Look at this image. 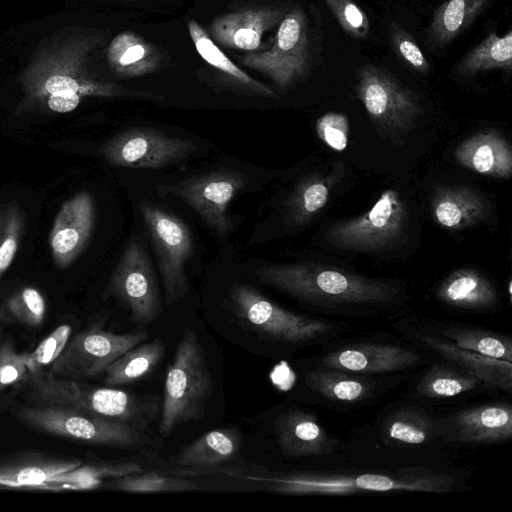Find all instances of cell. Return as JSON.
<instances>
[{
    "mask_svg": "<svg viewBox=\"0 0 512 512\" xmlns=\"http://www.w3.org/2000/svg\"><path fill=\"white\" fill-rule=\"evenodd\" d=\"M97 40L88 35L70 36L38 51L21 75L24 98L19 111L68 113L89 96L163 100L160 95L131 90L90 74L86 60Z\"/></svg>",
    "mask_w": 512,
    "mask_h": 512,
    "instance_id": "1",
    "label": "cell"
},
{
    "mask_svg": "<svg viewBox=\"0 0 512 512\" xmlns=\"http://www.w3.org/2000/svg\"><path fill=\"white\" fill-rule=\"evenodd\" d=\"M254 272L265 284L327 309H377L393 304L400 295L388 282L312 262L262 265Z\"/></svg>",
    "mask_w": 512,
    "mask_h": 512,
    "instance_id": "2",
    "label": "cell"
},
{
    "mask_svg": "<svg viewBox=\"0 0 512 512\" xmlns=\"http://www.w3.org/2000/svg\"><path fill=\"white\" fill-rule=\"evenodd\" d=\"M26 405L66 407L129 423L141 430L156 420L159 406L154 398L113 387H96L82 380L54 377L48 373L28 378Z\"/></svg>",
    "mask_w": 512,
    "mask_h": 512,
    "instance_id": "3",
    "label": "cell"
},
{
    "mask_svg": "<svg viewBox=\"0 0 512 512\" xmlns=\"http://www.w3.org/2000/svg\"><path fill=\"white\" fill-rule=\"evenodd\" d=\"M253 479L270 490L291 495H350L363 492L420 491L445 493L454 486L451 475L423 468L384 473H289Z\"/></svg>",
    "mask_w": 512,
    "mask_h": 512,
    "instance_id": "4",
    "label": "cell"
},
{
    "mask_svg": "<svg viewBox=\"0 0 512 512\" xmlns=\"http://www.w3.org/2000/svg\"><path fill=\"white\" fill-rule=\"evenodd\" d=\"M212 391L213 381L198 335L187 327L166 371L160 434L167 437L179 425L201 418Z\"/></svg>",
    "mask_w": 512,
    "mask_h": 512,
    "instance_id": "5",
    "label": "cell"
},
{
    "mask_svg": "<svg viewBox=\"0 0 512 512\" xmlns=\"http://www.w3.org/2000/svg\"><path fill=\"white\" fill-rule=\"evenodd\" d=\"M13 414L30 430L70 441L130 450L153 443L147 431L129 423L73 408L23 405Z\"/></svg>",
    "mask_w": 512,
    "mask_h": 512,
    "instance_id": "6",
    "label": "cell"
},
{
    "mask_svg": "<svg viewBox=\"0 0 512 512\" xmlns=\"http://www.w3.org/2000/svg\"><path fill=\"white\" fill-rule=\"evenodd\" d=\"M230 308L245 327L280 343L303 346L334 338L345 324L303 316L272 302L253 287L235 282Z\"/></svg>",
    "mask_w": 512,
    "mask_h": 512,
    "instance_id": "7",
    "label": "cell"
},
{
    "mask_svg": "<svg viewBox=\"0 0 512 512\" xmlns=\"http://www.w3.org/2000/svg\"><path fill=\"white\" fill-rule=\"evenodd\" d=\"M139 209L157 257L165 303L173 305L189 291L184 268L193 252L192 235L181 219L150 201H142Z\"/></svg>",
    "mask_w": 512,
    "mask_h": 512,
    "instance_id": "8",
    "label": "cell"
},
{
    "mask_svg": "<svg viewBox=\"0 0 512 512\" xmlns=\"http://www.w3.org/2000/svg\"><path fill=\"white\" fill-rule=\"evenodd\" d=\"M146 331L115 334L92 325L69 339L48 374L62 379L83 380L104 373L127 350L148 338Z\"/></svg>",
    "mask_w": 512,
    "mask_h": 512,
    "instance_id": "9",
    "label": "cell"
},
{
    "mask_svg": "<svg viewBox=\"0 0 512 512\" xmlns=\"http://www.w3.org/2000/svg\"><path fill=\"white\" fill-rule=\"evenodd\" d=\"M108 292L121 302L138 324L155 321L162 309L157 277L139 237H132L111 275Z\"/></svg>",
    "mask_w": 512,
    "mask_h": 512,
    "instance_id": "10",
    "label": "cell"
},
{
    "mask_svg": "<svg viewBox=\"0 0 512 512\" xmlns=\"http://www.w3.org/2000/svg\"><path fill=\"white\" fill-rule=\"evenodd\" d=\"M406 218V205L399 193L388 189L368 212L332 225L326 238L329 243L342 249L378 250L400 237Z\"/></svg>",
    "mask_w": 512,
    "mask_h": 512,
    "instance_id": "11",
    "label": "cell"
},
{
    "mask_svg": "<svg viewBox=\"0 0 512 512\" xmlns=\"http://www.w3.org/2000/svg\"><path fill=\"white\" fill-rule=\"evenodd\" d=\"M196 150L189 139L172 137L154 128H128L101 148L103 158L118 167L161 169L188 158Z\"/></svg>",
    "mask_w": 512,
    "mask_h": 512,
    "instance_id": "12",
    "label": "cell"
},
{
    "mask_svg": "<svg viewBox=\"0 0 512 512\" xmlns=\"http://www.w3.org/2000/svg\"><path fill=\"white\" fill-rule=\"evenodd\" d=\"M248 182L243 172L221 168L183 178L166 189L192 207L218 236L224 237L233 229L228 207Z\"/></svg>",
    "mask_w": 512,
    "mask_h": 512,
    "instance_id": "13",
    "label": "cell"
},
{
    "mask_svg": "<svg viewBox=\"0 0 512 512\" xmlns=\"http://www.w3.org/2000/svg\"><path fill=\"white\" fill-rule=\"evenodd\" d=\"M307 51V20L297 7L281 20L270 49L246 54L240 61L269 77L280 89H286L307 72Z\"/></svg>",
    "mask_w": 512,
    "mask_h": 512,
    "instance_id": "14",
    "label": "cell"
},
{
    "mask_svg": "<svg viewBox=\"0 0 512 512\" xmlns=\"http://www.w3.org/2000/svg\"><path fill=\"white\" fill-rule=\"evenodd\" d=\"M356 93L369 116L381 125L408 128L421 109L416 95L388 71L366 64L357 72Z\"/></svg>",
    "mask_w": 512,
    "mask_h": 512,
    "instance_id": "15",
    "label": "cell"
},
{
    "mask_svg": "<svg viewBox=\"0 0 512 512\" xmlns=\"http://www.w3.org/2000/svg\"><path fill=\"white\" fill-rule=\"evenodd\" d=\"M436 433L461 444H496L512 436V407L507 403L475 405L436 420Z\"/></svg>",
    "mask_w": 512,
    "mask_h": 512,
    "instance_id": "16",
    "label": "cell"
},
{
    "mask_svg": "<svg viewBox=\"0 0 512 512\" xmlns=\"http://www.w3.org/2000/svg\"><path fill=\"white\" fill-rule=\"evenodd\" d=\"M417 351L393 344L349 343L333 349L318 360V366L363 374L401 372L422 363Z\"/></svg>",
    "mask_w": 512,
    "mask_h": 512,
    "instance_id": "17",
    "label": "cell"
},
{
    "mask_svg": "<svg viewBox=\"0 0 512 512\" xmlns=\"http://www.w3.org/2000/svg\"><path fill=\"white\" fill-rule=\"evenodd\" d=\"M95 203L88 192H80L61 205L49 234L55 265L67 269L83 252L95 225Z\"/></svg>",
    "mask_w": 512,
    "mask_h": 512,
    "instance_id": "18",
    "label": "cell"
},
{
    "mask_svg": "<svg viewBox=\"0 0 512 512\" xmlns=\"http://www.w3.org/2000/svg\"><path fill=\"white\" fill-rule=\"evenodd\" d=\"M81 459L49 451L27 449L0 456V486L45 489L53 476L81 465Z\"/></svg>",
    "mask_w": 512,
    "mask_h": 512,
    "instance_id": "19",
    "label": "cell"
},
{
    "mask_svg": "<svg viewBox=\"0 0 512 512\" xmlns=\"http://www.w3.org/2000/svg\"><path fill=\"white\" fill-rule=\"evenodd\" d=\"M284 14L273 7L240 9L215 18L210 32L221 45L239 50H257L263 34L280 23Z\"/></svg>",
    "mask_w": 512,
    "mask_h": 512,
    "instance_id": "20",
    "label": "cell"
},
{
    "mask_svg": "<svg viewBox=\"0 0 512 512\" xmlns=\"http://www.w3.org/2000/svg\"><path fill=\"white\" fill-rule=\"evenodd\" d=\"M278 445L285 456H324L332 453L334 441L319 424L315 415L291 408L275 420Z\"/></svg>",
    "mask_w": 512,
    "mask_h": 512,
    "instance_id": "21",
    "label": "cell"
},
{
    "mask_svg": "<svg viewBox=\"0 0 512 512\" xmlns=\"http://www.w3.org/2000/svg\"><path fill=\"white\" fill-rule=\"evenodd\" d=\"M411 337L418 345L441 356L445 361L471 371L486 386L512 392V361L459 348L435 334L417 332Z\"/></svg>",
    "mask_w": 512,
    "mask_h": 512,
    "instance_id": "22",
    "label": "cell"
},
{
    "mask_svg": "<svg viewBox=\"0 0 512 512\" xmlns=\"http://www.w3.org/2000/svg\"><path fill=\"white\" fill-rule=\"evenodd\" d=\"M314 394L333 404L360 405L368 402L378 391V382L371 375L318 366L304 377Z\"/></svg>",
    "mask_w": 512,
    "mask_h": 512,
    "instance_id": "23",
    "label": "cell"
},
{
    "mask_svg": "<svg viewBox=\"0 0 512 512\" xmlns=\"http://www.w3.org/2000/svg\"><path fill=\"white\" fill-rule=\"evenodd\" d=\"M454 156L462 166L479 174L509 178L512 173L511 147L496 131L470 136L457 146Z\"/></svg>",
    "mask_w": 512,
    "mask_h": 512,
    "instance_id": "24",
    "label": "cell"
},
{
    "mask_svg": "<svg viewBox=\"0 0 512 512\" xmlns=\"http://www.w3.org/2000/svg\"><path fill=\"white\" fill-rule=\"evenodd\" d=\"M488 211L485 200L466 186H440L434 190L431 214L447 229H463L483 219Z\"/></svg>",
    "mask_w": 512,
    "mask_h": 512,
    "instance_id": "25",
    "label": "cell"
},
{
    "mask_svg": "<svg viewBox=\"0 0 512 512\" xmlns=\"http://www.w3.org/2000/svg\"><path fill=\"white\" fill-rule=\"evenodd\" d=\"M436 294L444 304L464 310H488L498 303V292L492 282L470 268L451 272L440 283Z\"/></svg>",
    "mask_w": 512,
    "mask_h": 512,
    "instance_id": "26",
    "label": "cell"
},
{
    "mask_svg": "<svg viewBox=\"0 0 512 512\" xmlns=\"http://www.w3.org/2000/svg\"><path fill=\"white\" fill-rule=\"evenodd\" d=\"M107 60L114 72L123 77L153 73L160 64L157 50L131 31H124L111 41Z\"/></svg>",
    "mask_w": 512,
    "mask_h": 512,
    "instance_id": "27",
    "label": "cell"
},
{
    "mask_svg": "<svg viewBox=\"0 0 512 512\" xmlns=\"http://www.w3.org/2000/svg\"><path fill=\"white\" fill-rule=\"evenodd\" d=\"M241 444V436L235 428L211 430L186 446L176 457L182 466L212 467L233 458Z\"/></svg>",
    "mask_w": 512,
    "mask_h": 512,
    "instance_id": "28",
    "label": "cell"
},
{
    "mask_svg": "<svg viewBox=\"0 0 512 512\" xmlns=\"http://www.w3.org/2000/svg\"><path fill=\"white\" fill-rule=\"evenodd\" d=\"M483 385L485 383L471 371L447 362L429 367L415 385L414 393L429 399H446Z\"/></svg>",
    "mask_w": 512,
    "mask_h": 512,
    "instance_id": "29",
    "label": "cell"
},
{
    "mask_svg": "<svg viewBox=\"0 0 512 512\" xmlns=\"http://www.w3.org/2000/svg\"><path fill=\"white\" fill-rule=\"evenodd\" d=\"M188 30L201 58L217 70L222 71L231 82L251 94L277 98V94L272 89L250 77L232 62L197 21L190 19L188 21Z\"/></svg>",
    "mask_w": 512,
    "mask_h": 512,
    "instance_id": "30",
    "label": "cell"
},
{
    "mask_svg": "<svg viewBox=\"0 0 512 512\" xmlns=\"http://www.w3.org/2000/svg\"><path fill=\"white\" fill-rule=\"evenodd\" d=\"M386 442L415 446L428 442L436 433V420L424 409L400 407L392 410L381 425Z\"/></svg>",
    "mask_w": 512,
    "mask_h": 512,
    "instance_id": "31",
    "label": "cell"
},
{
    "mask_svg": "<svg viewBox=\"0 0 512 512\" xmlns=\"http://www.w3.org/2000/svg\"><path fill=\"white\" fill-rule=\"evenodd\" d=\"M491 0H448L434 13L428 29L429 45L441 47L458 37Z\"/></svg>",
    "mask_w": 512,
    "mask_h": 512,
    "instance_id": "32",
    "label": "cell"
},
{
    "mask_svg": "<svg viewBox=\"0 0 512 512\" xmlns=\"http://www.w3.org/2000/svg\"><path fill=\"white\" fill-rule=\"evenodd\" d=\"M143 472L142 466L132 461H103L84 464L65 473L51 477L45 483V489H97L104 481L134 475Z\"/></svg>",
    "mask_w": 512,
    "mask_h": 512,
    "instance_id": "33",
    "label": "cell"
},
{
    "mask_svg": "<svg viewBox=\"0 0 512 512\" xmlns=\"http://www.w3.org/2000/svg\"><path fill=\"white\" fill-rule=\"evenodd\" d=\"M438 331L441 338L459 348L512 361V340L509 336L455 322L439 323Z\"/></svg>",
    "mask_w": 512,
    "mask_h": 512,
    "instance_id": "34",
    "label": "cell"
},
{
    "mask_svg": "<svg viewBox=\"0 0 512 512\" xmlns=\"http://www.w3.org/2000/svg\"><path fill=\"white\" fill-rule=\"evenodd\" d=\"M165 351V345L159 338L136 345L106 368L105 384L112 387L127 385L147 376L160 363Z\"/></svg>",
    "mask_w": 512,
    "mask_h": 512,
    "instance_id": "35",
    "label": "cell"
},
{
    "mask_svg": "<svg viewBox=\"0 0 512 512\" xmlns=\"http://www.w3.org/2000/svg\"><path fill=\"white\" fill-rule=\"evenodd\" d=\"M334 182L335 177L320 174L300 181L285 202L288 222L294 226L307 223L328 202Z\"/></svg>",
    "mask_w": 512,
    "mask_h": 512,
    "instance_id": "36",
    "label": "cell"
},
{
    "mask_svg": "<svg viewBox=\"0 0 512 512\" xmlns=\"http://www.w3.org/2000/svg\"><path fill=\"white\" fill-rule=\"evenodd\" d=\"M502 69L511 72L512 69V31L504 36L495 32L471 49L460 61L457 70L464 76H471L482 71Z\"/></svg>",
    "mask_w": 512,
    "mask_h": 512,
    "instance_id": "37",
    "label": "cell"
},
{
    "mask_svg": "<svg viewBox=\"0 0 512 512\" xmlns=\"http://www.w3.org/2000/svg\"><path fill=\"white\" fill-rule=\"evenodd\" d=\"M47 310L43 294L25 286L10 294L0 305V320L36 328L42 325Z\"/></svg>",
    "mask_w": 512,
    "mask_h": 512,
    "instance_id": "38",
    "label": "cell"
},
{
    "mask_svg": "<svg viewBox=\"0 0 512 512\" xmlns=\"http://www.w3.org/2000/svg\"><path fill=\"white\" fill-rule=\"evenodd\" d=\"M106 487L132 493L183 492L198 489L194 481L157 472L139 473L109 479Z\"/></svg>",
    "mask_w": 512,
    "mask_h": 512,
    "instance_id": "39",
    "label": "cell"
},
{
    "mask_svg": "<svg viewBox=\"0 0 512 512\" xmlns=\"http://www.w3.org/2000/svg\"><path fill=\"white\" fill-rule=\"evenodd\" d=\"M25 227V212L17 200L0 204V279L17 254Z\"/></svg>",
    "mask_w": 512,
    "mask_h": 512,
    "instance_id": "40",
    "label": "cell"
},
{
    "mask_svg": "<svg viewBox=\"0 0 512 512\" xmlns=\"http://www.w3.org/2000/svg\"><path fill=\"white\" fill-rule=\"evenodd\" d=\"M71 332V325L61 324L44 338L32 352L25 353L28 378L48 373L52 363L59 357L68 343Z\"/></svg>",
    "mask_w": 512,
    "mask_h": 512,
    "instance_id": "41",
    "label": "cell"
},
{
    "mask_svg": "<svg viewBox=\"0 0 512 512\" xmlns=\"http://www.w3.org/2000/svg\"><path fill=\"white\" fill-rule=\"evenodd\" d=\"M324 1L347 34L356 39H365L369 35V18L353 0Z\"/></svg>",
    "mask_w": 512,
    "mask_h": 512,
    "instance_id": "42",
    "label": "cell"
},
{
    "mask_svg": "<svg viewBox=\"0 0 512 512\" xmlns=\"http://www.w3.org/2000/svg\"><path fill=\"white\" fill-rule=\"evenodd\" d=\"M389 38L394 52L409 68L421 74H428L430 64L415 39L395 22L389 25Z\"/></svg>",
    "mask_w": 512,
    "mask_h": 512,
    "instance_id": "43",
    "label": "cell"
},
{
    "mask_svg": "<svg viewBox=\"0 0 512 512\" xmlns=\"http://www.w3.org/2000/svg\"><path fill=\"white\" fill-rule=\"evenodd\" d=\"M25 353H18L10 340L0 345V392L9 387L23 386L27 381Z\"/></svg>",
    "mask_w": 512,
    "mask_h": 512,
    "instance_id": "44",
    "label": "cell"
},
{
    "mask_svg": "<svg viewBox=\"0 0 512 512\" xmlns=\"http://www.w3.org/2000/svg\"><path fill=\"white\" fill-rule=\"evenodd\" d=\"M316 132L327 146L342 151L348 143L349 123L345 115L329 112L317 120Z\"/></svg>",
    "mask_w": 512,
    "mask_h": 512,
    "instance_id": "45",
    "label": "cell"
},
{
    "mask_svg": "<svg viewBox=\"0 0 512 512\" xmlns=\"http://www.w3.org/2000/svg\"><path fill=\"white\" fill-rule=\"evenodd\" d=\"M128 1H131V0H128Z\"/></svg>",
    "mask_w": 512,
    "mask_h": 512,
    "instance_id": "46",
    "label": "cell"
}]
</instances>
